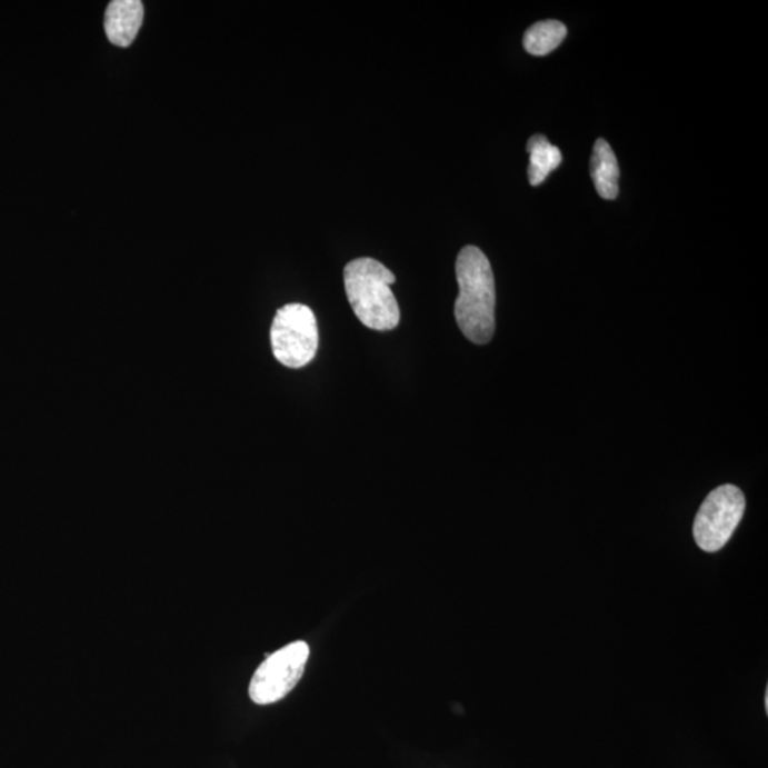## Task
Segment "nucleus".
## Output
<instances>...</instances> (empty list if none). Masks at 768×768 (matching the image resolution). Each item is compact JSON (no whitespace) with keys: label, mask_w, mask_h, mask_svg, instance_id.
<instances>
[{"label":"nucleus","mask_w":768,"mask_h":768,"mask_svg":"<svg viewBox=\"0 0 768 768\" xmlns=\"http://www.w3.org/2000/svg\"><path fill=\"white\" fill-rule=\"evenodd\" d=\"M460 293L455 315L470 342L487 345L496 330V282L490 261L480 248L461 249L456 262Z\"/></svg>","instance_id":"1"},{"label":"nucleus","mask_w":768,"mask_h":768,"mask_svg":"<svg viewBox=\"0 0 768 768\" xmlns=\"http://www.w3.org/2000/svg\"><path fill=\"white\" fill-rule=\"evenodd\" d=\"M350 307L366 328L386 332L399 327L400 308L391 285L395 273L373 258H358L345 268Z\"/></svg>","instance_id":"2"},{"label":"nucleus","mask_w":768,"mask_h":768,"mask_svg":"<svg viewBox=\"0 0 768 768\" xmlns=\"http://www.w3.org/2000/svg\"><path fill=\"white\" fill-rule=\"evenodd\" d=\"M272 352L278 362L301 369L312 362L319 348L318 322L312 309L289 303L275 315L271 327Z\"/></svg>","instance_id":"3"},{"label":"nucleus","mask_w":768,"mask_h":768,"mask_svg":"<svg viewBox=\"0 0 768 768\" xmlns=\"http://www.w3.org/2000/svg\"><path fill=\"white\" fill-rule=\"evenodd\" d=\"M746 510V498L739 487H717L706 497L695 518L694 537L705 552H717L730 541Z\"/></svg>","instance_id":"4"},{"label":"nucleus","mask_w":768,"mask_h":768,"mask_svg":"<svg viewBox=\"0 0 768 768\" xmlns=\"http://www.w3.org/2000/svg\"><path fill=\"white\" fill-rule=\"evenodd\" d=\"M309 654L308 644L298 640L267 655L249 684V698L253 704L266 706L287 698L302 679Z\"/></svg>","instance_id":"5"},{"label":"nucleus","mask_w":768,"mask_h":768,"mask_svg":"<svg viewBox=\"0 0 768 768\" xmlns=\"http://www.w3.org/2000/svg\"><path fill=\"white\" fill-rule=\"evenodd\" d=\"M144 7L140 0H113L104 14L107 39L119 48H129L140 32Z\"/></svg>","instance_id":"6"},{"label":"nucleus","mask_w":768,"mask_h":768,"mask_svg":"<svg viewBox=\"0 0 768 768\" xmlns=\"http://www.w3.org/2000/svg\"><path fill=\"white\" fill-rule=\"evenodd\" d=\"M591 176L598 195L604 200H615L619 195V166L617 156L607 141L599 139L595 142L591 159Z\"/></svg>","instance_id":"7"},{"label":"nucleus","mask_w":768,"mask_h":768,"mask_svg":"<svg viewBox=\"0 0 768 768\" xmlns=\"http://www.w3.org/2000/svg\"><path fill=\"white\" fill-rule=\"evenodd\" d=\"M527 150L530 152V167H528V180L532 187L541 186L553 170L562 162L561 150L552 146L547 137L532 136L528 140Z\"/></svg>","instance_id":"8"},{"label":"nucleus","mask_w":768,"mask_h":768,"mask_svg":"<svg viewBox=\"0 0 768 768\" xmlns=\"http://www.w3.org/2000/svg\"><path fill=\"white\" fill-rule=\"evenodd\" d=\"M567 38L566 24L558 20H543L532 24L523 34V49L532 56H547Z\"/></svg>","instance_id":"9"},{"label":"nucleus","mask_w":768,"mask_h":768,"mask_svg":"<svg viewBox=\"0 0 768 768\" xmlns=\"http://www.w3.org/2000/svg\"><path fill=\"white\" fill-rule=\"evenodd\" d=\"M765 705H766V711H768V690H766V695H765Z\"/></svg>","instance_id":"10"}]
</instances>
